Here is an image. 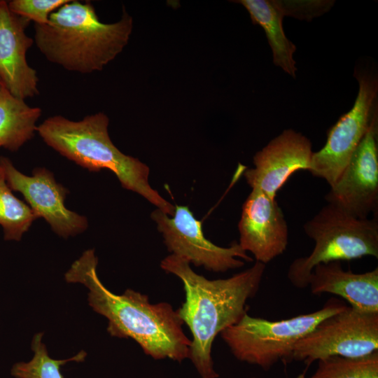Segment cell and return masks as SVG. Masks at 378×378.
Listing matches in <instances>:
<instances>
[{"instance_id":"16","label":"cell","mask_w":378,"mask_h":378,"mask_svg":"<svg viewBox=\"0 0 378 378\" xmlns=\"http://www.w3.org/2000/svg\"><path fill=\"white\" fill-rule=\"evenodd\" d=\"M248 10L253 24L262 27L273 52L274 65L295 78V62L293 55L295 46L286 36L282 20L285 15L280 2L268 0L237 1Z\"/></svg>"},{"instance_id":"1","label":"cell","mask_w":378,"mask_h":378,"mask_svg":"<svg viewBox=\"0 0 378 378\" xmlns=\"http://www.w3.org/2000/svg\"><path fill=\"white\" fill-rule=\"evenodd\" d=\"M97 264L94 250H86L73 262L64 279L88 288L89 304L108 319V332L113 337L133 339L155 360L181 363L189 358L191 340L183 331L178 311L167 302L151 304L146 295L134 290L127 289L122 295L113 293L99 280Z\"/></svg>"},{"instance_id":"4","label":"cell","mask_w":378,"mask_h":378,"mask_svg":"<svg viewBox=\"0 0 378 378\" xmlns=\"http://www.w3.org/2000/svg\"><path fill=\"white\" fill-rule=\"evenodd\" d=\"M109 119L99 112L72 120L61 115L45 119L36 132L44 143L63 157L91 172L109 169L125 189L135 192L172 216L175 206L149 184V167L139 160L122 153L108 132Z\"/></svg>"},{"instance_id":"7","label":"cell","mask_w":378,"mask_h":378,"mask_svg":"<svg viewBox=\"0 0 378 378\" xmlns=\"http://www.w3.org/2000/svg\"><path fill=\"white\" fill-rule=\"evenodd\" d=\"M378 351V313L347 307L318 323L295 345L293 359L307 366L332 356L358 358Z\"/></svg>"},{"instance_id":"9","label":"cell","mask_w":378,"mask_h":378,"mask_svg":"<svg viewBox=\"0 0 378 378\" xmlns=\"http://www.w3.org/2000/svg\"><path fill=\"white\" fill-rule=\"evenodd\" d=\"M169 216L158 209L151 214L172 254L216 272L237 269L242 267L244 261H253L237 241L229 247H221L208 240L201 221L194 217L187 206L176 205L173 217Z\"/></svg>"},{"instance_id":"23","label":"cell","mask_w":378,"mask_h":378,"mask_svg":"<svg viewBox=\"0 0 378 378\" xmlns=\"http://www.w3.org/2000/svg\"><path fill=\"white\" fill-rule=\"evenodd\" d=\"M2 85H3V83H2V82H1V79H0V90H1V87H2Z\"/></svg>"},{"instance_id":"21","label":"cell","mask_w":378,"mask_h":378,"mask_svg":"<svg viewBox=\"0 0 378 378\" xmlns=\"http://www.w3.org/2000/svg\"><path fill=\"white\" fill-rule=\"evenodd\" d=\"M69 0H12L7 1L10 10L36 24L48 23L50 15Z\"/></svg>"},{"instance_id":"22","label":"cell","mask_w":378,"mask_h":378,"mask_svg":"<svg viewBox=\"0 0 378 378\" xmlns=\"http://www.w3.org/2000/svg\"><path fill=\"white\" fill-rule=\"evenodd\" d=\"M251 378H255V377H251ZM295 378H306L305 371L303 372L302 373L300 374L298 377H296Z\"/></svg>"},{"instance_id":"20","label":"cell","mask_w":378,"mask_h":378,"mask_svg":"<svg viewBox=\"0 0 378 378\" xmlns=\"http://www.w3.org/2000/svg\"><path fill=\"white\" fill-rule=\"evenodd\" d=\"M308 378H378V351L358 358L332 356L320 359Z\"/></svg>"},{"instance_id":"3","label":"cell","mask_w":378,"mask_h":378,"mask_svg":"<svg viewBox=\"0 0 378 378\" xmlns=\"http://www.w3.org/2000/svg\"><path fill=\"white\" fill-rule=\"evenodd\" d=\"M133 19L125 8L113 23L99 19L90 1L69 0L34 24V41L46 59L67 71L90 74L102 71L127 44Z\"/></svg>"},{"instance_id":"14","label":"cell","mask_w":378,"mask_h":378,"mask_svg":"<svg viewBox=\"0 0 378 378\" xmlns=\"http://www.w3.org/2000/svg\"><path fill=\"white\" fill-rule=\"evenodd\" d=\"M29 23L13 13L7 1H0V79L14 97L22 100L39 94L37 71L27 60L34 43L25 31Z\"/></svg>"},{"instance_id":"10","label":"cell","mask_w":378,"mask_h":378,"mask_svg":"<svg viewBox=\"0 0 378 378\" xmlns=\"http://www.w3.org/2000/svg\"><path fill=\"white\" fill-rule=\"evenodd\" d=\"M0 165L10 188L21 193L34 212L58 236L66 239L88 229L87 217L66 208L64 202L69 190L56 181L52 172L46 167H36L32 175L28 176L4 156L0 157Z\"/></svg>"},{"instance_id":"6","label":"cell","mask_w":378,"mask_h":378,"mask_svg":"<svg viewBox=\"0 0 378 378\" xmlns=\"http://www.w3.org/2000/svg\"><path fill=\"white\" fill-rule=\"evenodd\" d=\"M346 307L341 301L330 299L317 311L274 321L246 313L220 334L237 359L269 370L280 360L284 363L293 360L295 345L300 340L322 320Z\"/></svg>"},{"instance_id":"2","label":"cell","mask_w":378,"mask_h":378,"mask_svg":"<svg viewBox=\"0 0 378 378\" xmlns=\"http://www.w3.org/2000/svg\"><path fill=\"white\" fill-rule=\"evenodd\" d=\"M160 267L183 284L186 300L177 311L192 335L189 359L201 378H218L211 357L214 340L247 313L246 302L258 293L265 265L256 261L231 277L216 280L197 274L187 260L174 254L164 258Z\"/></svg>"},{"instance_id":"13","label":"cell","mask_w":378,"mask_h":378,"mask_svg":"<svg viewBox=\"0 0 378 378\" xmlns=\"http://www.w3.org/2000/svg\"><path fill=\"white\" fill-rule=\"evenodd\" d=\"M238 229L239 244L258 262L266 265L286 250L288 230L282 209L259 189H252L243 204Z\"/></svg>"},{"instance_id":"15","label":"cell","mask_w":378,"mask_h":378,"mask_svg":"<svg viewBox=\"0 0 378 378\" xmlns=\"http://www.w3.org/2000/svg\"><path fill=\"white\" fill-rule=\"evenodd\" d=\"M309 286L314 295H336L356 309L378 313L377 267L363 273H354L344 270L340 261L318 264L312 270Z\"/></svg>"},{"instance_id":"19","label":"cell","mask_w":378,"mask_h":378,"mask_svg":"<svg viewBox=\"0 0 378 378\" xmlns=\"http://www.w3.org/2000/svg\"><path fill=\"white\" fill-rule=\"evenodd\" d=\"M43 333L36 334L31 341L34 356L28 362L15 363L10 374L15 378H63L61 366L68 362H83L87 354L80 351L76 356L63 360H55L49 356L46 345L42 342Z\"/></svg>"},{"instance_id":"12","label":"cell","mask_w":378,"mask_h":378,"mask_svg":"<svg viewBox=\"0 0 378 378\" xmlns=\"http://www.w3.org/2000/svg\"><path fill=\"white\" fill-rule=\"evenodd\" d=\"M313 151L310 140L289 129L272 139L253 158L254 167L244 176L252 189H259L272 200L293 174L310 169Z\"/></svg>"},{"instance_id":"8","label":"cell","mask_w":378,"mask_h":378,"mask_svg":"<svg viewBox=\"0 0 378 378\" xmlns=\"http://www.w3.org/2000/svg\"><path fill=\"white\" fill-rule=\"evenodd\" d=\"M358 93L351 109L329 130L324 146L313 152L309 172L332 186L338 179L367 132L374 115L372 107L377 93L375 76L367 73L356 76Z\"/></svg>"},{"instance_id":"11","label":"cell","mask_w":378,"mask_h":378,"mask_svg":"<svg viewBox=\"0 0 378 378\" xmlns=\"http://www.w3.org/2000/svg\"><path fill=\"white\" fill-rule=\"evenodd\" d=\"M377 132L374 113L346 167L325 196L328 203L359 218H368L370 214H377Z\"/></svg>"},{"instance_id":"17","label":"cell","mask_w":378,"mask_h":378,"mask_svg":"<svg viewBox=\"0 0 378 378\" xmlns=\"http://www.w3.org/2000/svg\"><path fill=\"white\" fill-rule=\"evenodd\" d=\"M41 113V108L29 106L3 85L0 90V148L17 151L31 140Z\"/></svg>"},{"instance_id":"18","label":"cell","mask_w":378,"mask_h":378,"mask_svg":"<svg viewBox=\"0 0 378 378\" xmlns=\"http://www.w3.org/2000/svg\"><path fill=\"white\" fill-rule=\"evenodd\" d=\"M12 191L6 182L4 169L0 165V226L4 240L19 241L39 218Z\"/></svg>"},{"instance_id":"5","label":"cell","mask_w":378,"mask_h":378,"mask_svg":"<svg viewBox=\"0 0 378 378\" xmlns=\"http://www.w3.org/2000/svg\"><path fill=\"white\" fill-rule=\"evenodd\" d=\"M303 228L315 245L308 255L295 258L288 267V279L298 288L309 286L312 270L318 264L378 258L377 216L359 218L328 203Z\"/></svg>"}]
</instances>
